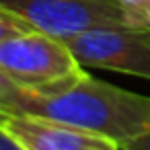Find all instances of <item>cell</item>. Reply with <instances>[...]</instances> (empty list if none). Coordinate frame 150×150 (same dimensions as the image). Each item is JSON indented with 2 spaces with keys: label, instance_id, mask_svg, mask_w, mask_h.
Instances as JSON below:
<instances>
[{
  "label": "cell",
  "instance_id": "1",
  "mask_svg": "<svg viewBox=\"0 0 150 150\" xmlns=\"http://www.w3.org/2000/svg\"><path fill=\"white\" fill-rule=\"evenodd\" d=\"M15 113L70 123L101 134L117 142L119 148L127 140L150 132V97L97 80L84 66L43 93H29Z\"/></svg>",
  "mask_w": 150,
  "mask_h": 150
},
{
  "label": "cell",
  "instance_id": "2",
  "mask_svg": "<svg viewBox=\"0 0 150 150\" xmlns=\"http://www.w3.org/2000/svg\"><path fill=\"white\" fill-rule=\"evenodd\" d=\"M0 68L19 86L37 95L80 68L64 39L41 31L0 41Z\"/></svg>",
  "mask_w": 150,
  "mask_h": 150
},
{
  "label": "cell",
  "instance_id": "3",
  "mask_svg": "<svg viewBox=\"0 0 150 150\" xmlns=\"http://www.w3.org/2000/svg\"><path fill=\"white\" fill-rule=\"evenodd\" d=\"M0 6L60 39L99 27H136L117 0H0Z\"/></svg>",
  "mask_w": 150,
  "mask_h": 150
},
{
  "label": "cell",
  "instance_id": "4",
  "mask_svg": "<svg viewBox=\"0 0 150 150\" xmlns=\"http://www.w3.org/2000/svg\"><path fill=\"white\" fill-rule=\"evenodd\" d=\"M76 62L150 80V27H99L64 39Z\"/></svg>",
  "mask_w": 150,
  "mask_h": 150
},
{
  "label": "cell",
  "instance_id": "5",
  "mask_svg": "<svg viewBox=\"0 0 150 150\" xmlns=\"http://www.w3.org/2000/svg\"><path fill=\"white\" fill-rule=\"evenodd\" d=\"M0 125L25 150H121L117 142L101 134L37 115L8 113Z\"/></svg>",
  "mask_w": 150,
  "mask_h": 150
},
{
  "label": "cell",
  "instance_id": "6",
  "mask_svg": "<svg viewBox=\"0 0 150 150\" xmlns=\"http://www.w3.org/2000/svg\"><path fill=\"white\" fill-rule=\"evenodd\" d=\"M29 97V91L19 86L2 68H0V119L8 113H15L21 103Z\"/></svg>",
  "mask_w": 150,
  "mask_h": 150
},
{
  "label": "cell",
  "instance_id": "7",
  "mask_svg": "<svg viewBox=\"0 0 150 150\" xmlns=\"http://www.w3.org/2000/svg\"><path fill=\"white\" fill-rule=\"evenodd\" d=\"M31 31H37V29L31 23H27L23 17L0 6V41H4L8 37H17V35H25Z\"/></svg>",
  "mask_w": 150,
  "mask_h": 150
},
{
  "label": "cell",
  "instance_id": "8",
  "mask_svg": "<svg viewBox=\"0 0 150 150\" xmlns=\"http://www.w3.org/2000/svg\"><path fill=\"white\" fill-rule=\"evenodd\" d=\"M136 27H150V0H117Z\"/></svg>",
  "mask_w": 150,
  "mask_h": 150
},
{
  "label": "cell",
  "instance_id": "9",
  "mask_svg": "<svg viewBox=\"0 0 150 150\" xmlns=\"http://www.w3.org/2000/svg\"><path fill=\"white\" fill-rule=\"evenodd\" d=\"M121 150H150V132H144L125 144H121Z\"/></svg>",
  "mask_w": 150,
  "mask_h": 150
},
{
  "label": "cell",
  "instance_id": "10",
  "mask_svg": "<svg viewBox=\"0 0 150 150\" xmlns=\"http://www.w3.org/2000/svg\"><path fill=\"white\" fill-rule=\"evenodd\" d=\"M0 150H25L2 125H0Z\"/></svg>",
  "mask_w": 150,
  "mask_h": 150
}]
</instances>
